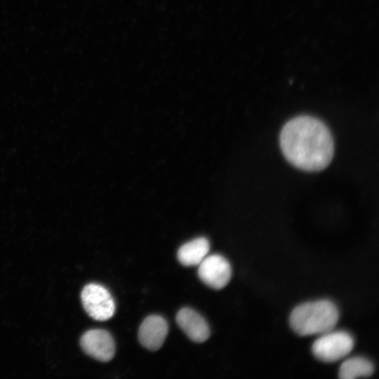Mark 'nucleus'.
Segmentation results:
<instances>
[{
  "instance_id": "f257e3e1",
  "label": "nucleus",
  "mask_w": 379,
  "mask_h": 379,
  "mask_svg": "<svg viewBox=\"0 0 379 379\" xmlns=\"http://www.w3.org/2000/svg\"><path fill=\"white\" fill-rule=\"evenodd\" d=\"M279 140L286 159L304 171L322 170L333 156V140L329 129L310 116H298L288 121L282 128Z\"/></svg>"
},
{
  "instance_id": "f03ea898",
  "label": "nucleus",
  "mask_w": 379,
  "mask_h": 379,
  "mask_svg": "<svg viewBox=\"0 0 379 379\" xmlns=\"http://www.w3.org/2000/svg\"><path fill=\"white\" fill-rule=\"evenodd\" d=\"M338 319L336 305L328 300H320L295 307L290 315V325L301 336L321 335L333 330Z\"/></svg>"
},
{
  "instance_id": "7ed1b4c3",
  "label": "nucleus",
  "mask_w": 379,
  "mask_h": 379,
  "mask_svg": "<svg viewBox=\"0 0 379 379\" xmlns=\"http://www.w3.org/2000/svg\"><path fill=\"white\" fill-rule=\"evenodd\" d=\"M353 337L344 331L324 333L313 343V354L324 362H334L348 355L353 349Z\"/></svg>"
},
{
  "instance_id": "20e7f679",
  "label": "nucleus",
  "mask_w": 379,
  "mask_h": 379,
  "mask_svg": "<svg viewBox=\"0 0 379 379\" xmlns=\"http://www.w3.org/2000/svg\"><path fill=\"white\" fill-rule=\"evenodd\" d=\"M81 302L86 313L93 319L105 321L115 312V303L109 291L97 284H89L82 290Z\"/></svg>"
},
{
  "instance_id": "39448f33",
  "label": "nucleus",
  "mask_w": 379,
  "mask_h": 379,
  "mask_svg": "<svg viewBox=\"0 0 379 379\" xmlns=\"http://www.w3.org/2000/svg\"><path fill=\"white\" fill-rule=\"evenodd\" d=\"M199 265L198 275L200 279L211 288L221 289L231 279L230 264L220 255L205 257Z\"/></svg>"
},
{
  "instance_id": "423d86ee",
  "label": "nucleus",
  "mask_w": 379,
  "mask_h": 379,
  "mask_svg": "<svg viewBox=\"0 0 379 379\" xmlns=\"http://www.w3.org/2000/svg\"><path fill=\"white\" fill-rule=\"evenodd\" d=\"M80 344L84 351L100 361H110L115 353V344L111 334L105 330L92 329L81 336Z\"/></svg>"
},
{
  "instance_id": "0eeeda50",
  "label": "nucleus",
  "mask_w": 379,
  "mask_h": 379,
  "mask_svg": "<svg viewBox=\"0 0 379 379\" xmlns=\"http://www.w3.org/2000/svg\"><path fill=\"white\" fill-rule=\"evenodd\" d=\"M168 331L167 321L161 316L150 315L142 322L138 338L142 346L152 351L163 345Z\"/></svg>"
},
{
  "instance_id": "6e6552de",
  "label": "nucleus",
  "mask_w": 379,
  "mask_h": 379,
  "mask_svg": "<svg viewBox=\"0 0 379 379\" xmlns=\"http://www.w3.org/2000/svg\"><path fill=\"white\" fill-rule=\"evenodd\" d=\"M176 321L186 335L194 342H204L210 335L206 321L191 308L184 307L180 310L176 315Z\"/></svg>"
},
{
  "instance_id": "1a4fd4ad",
  "label": "nucleus",
  "mask_w": 379,
  "mask_h": 379,
  "mask_svg": "<svg viewBox=\"0 0 379 379\" xmlns=\"http://www.w3.org/2000/svg\"><path fill=\"white\" fill-rule=\"evenodd\" d=\"M209 248V242L206 238H197L180 246L178 251V259L185 266L199 265Z\"/></svg>"
},
{
  "instance_id": "9d476101",
  "label": "nucleus",
  "mask_w": 379,
  "mask_h": 379,
  "mask_svg": "<svg viewBox=\"0 0 379 379\" xmlns=\"http://www.w3.org/2000/svg\"><path fill=\"white\" fill-rule=\"evenodd\" d=\"M373 372V365L368 359L355 357L345 360L340 366L338 376L342 379L368 377Z\"/></svg>"
}]
</instances>
